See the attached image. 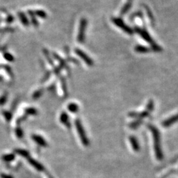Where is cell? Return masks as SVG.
<instances>
[{"mask_svg": "<svg viewBox=\"0 0 178 178\" xmlns=\"http://www.w3.org/2000/svg\"><path fill=\"white\" fill-rule=\"evenodd\" d=\"M75 53H77V56H79L81 58H82V59H83L88 66H92L93 65L94 62H93V61L92 60V59L89 58V56H88L83 51H82L81 50H80L79 48H76L75 50Z\"/></svg>", "mask_w": 178, "mask_h": 178, "instance_id": "6", "label": "cell"}, {"mask_svg": "<svg viewBox=\"0 0 178 178\" xmlns=\"http://www.w3.org/2000/svg\"><path fill=\"white\" fill-rule=\"evenodd\" d=\"M134 30L143 40H145L146 42H147L150 44V46H151V48L150 49L156 52H160L162 51V47L155 42V41L153 39L151 36H150L148 32L145 29H142L140 28V27L136 26Z\"/></svg>", "mask_w": 178, "mask_h": 178, "instance_id": "2", "label": "cell"}, {"mask_svg": "<svg viewBox=\"0 0 178 178\" xmlns=\"http://www.w3.org/2000/svg\"><path fill=\"white\" fill-rule=\"evenodd\" d=\"M154 108V102L153 100H148L147 105V108L146 109L148 110L150 112H151Z\"/></svg>", "mask_w": 178, "mask_h": 178, "instance_id": "16", "label": "cell"}, {"mask_svg": "<svg viewBox=\"0 0 178 178\" xmlns=\"http://www.w3.org/2000/svg\"><path fill=\"white\" fill-rule=\"evenodd\" d=\"M129 141L131 142V145L133 148V150L135 152H139L140 150V145L139 143L136 139V138L134 136H131L129 137Z\"/></svg>", "mask_w": 178, "mask_h": 178, "instance_id": "8", "label": "cell"}, {"mask_svg": "<svg viewBox=\"0 0 178 178\" xmlns=\"http://www.w3.org/2000/svg\"><path fill=\"white\" fill-rule=\"evenodd\" d=\"M32 139L35 141L36 143H38V145H40V146H42V147H46L47 146L46 141L42 137V136L35 135L32 136Z\"/></svg>", "mask_w": 178, "mask_h": 178, "instance_id": "9", "label": "cell"}, {"mask_svg": "<svg viewBox=\"0 0 178 178\" xmlns=\"http://www.w3.org/2000/svg\"><path fill=\"white\" fill-rule=\"evenodd\" d=\"M19 15H20V20H21L22 23H23L25 26L29 25V20H28V19H26V16L23 14V13H20Z\"/></svg>", "mask_w": 178, "mask_h": 178, "instance_id": "18", "label": "cell"}, {"mask_svg": "<svg viewBox=\"0 0 178 178\" xmlns=\"http://www.w3.org/2000/svg\"><path fill=\"white\" fill-rule=\"evenodd\" d=\"M42 91H41V90L36 91L35 93H34V94H33V98H38V97H40L41 94H42Z\"/></svg>", "mask_w": 178, "mask_h": 178, "instance_id": "21", "label": "cell"}, {"mask_svg": "<svg viewBox=\"0 0 178 178\" xmlns=\"http://www.w3.org/2000/svg\"><path fill=\"white\" fill-rule=\"evenodd\" d=\"M17 153H19L20 155H21V156H24V157H26V156H29V153H27V152H26L25 150H17Z\"/></svg>", "mask_w": 178, "mask_h": 178, "instance_id": "20", "label": "cell"}, {"mask_svg": "<svg viewBox=\"0 0 178 178\" xmlns=\"http://www.w3.org/2000/svg\"><path fill=\"white\" fill-rule=\"evenodd\" d=\"M112 20L113 21V23L114 25H115L117 26H118L120 29H121V30L124 31L125 33H127V35H133L134 31L130 28L129 26H127L124 22V20L122 19H121L120 18H113L112 19Z\"/></svg>", "mask_w": 178, "mask_h": 178, "instance_id": "3", "label": "cell"}, {"mask_svg": "<svg viewBox=\"0 0 178 178\" xmlns=\"http://www.w3.org/2000/svg\"><path fill=\"white\" fill-rule=\"evenodd\" d=\"M26 112L28 113L29 114H31V115H35L36 114V109L35 108H29V109H26Z\"/></svg>", "mask_w": 178, "mask_h": 178, "instance_id": "19", "label": "cell"}, {"mask_svg": "<svg viewBox=\"0 0 178 178\" xmlns=\"http://www.w3.org/2000/svg\"><path fill=\"white\" fill-rule=\"evenodd\" d=\"M61 121L65 124L67 127H70V123H69V117L66 113L61 114L60 117Z\"/></svg>", "mask_w": 178, "mask_h": 178, "instance_id": "13", "label": "cell"}, {"mask_svg": "<svg viewBox=\"0 0 178 178\" xmlns=\"http://www.w3.org/2000/svg\"><path fill=\"white\" fill-rule=\"evenodd\" d=\"M67 108H68V109H69V110L72 113H76L79 109L78 106L76 104H74V103L70 104L69 105H68Z\"/></svg>", "mask_w": 178, "mask_h": 178, "instance_id": "15", "label": "cell"}, {"mask_svg": "<svg viewBox=\"0 0 178 178\" xmlns=\"http://www.w3.org/2000/svg\"><path fill=\"white\" fill-rule=\"evenodd\" d=\"M29 163L31 164V165L36 168V170H38V171H42L44 170V167L41 165V164L38 162L37 161H36L35 159H29Z\"/></svg>", "mask_w": 178, "mask_h": 178, "instance_id": "11", "label": "cell"}, {"mask_svg": "<svg viewBox=\"0 0 178 178\" xmlns=\"http://www.w3.org/2000/svg\"><path fill=\"white\" fill-rule=\"evenodd\" d=\"M151 49L149 48V47L142 46V45H137L135 47V51L137 53H148L149 52Z\"/></svg>", "mask_w": 178, "mask_h": 178, "instance_id": "10", "label": "cell"}, {"mask_svg": "<svg viewBox=\"0 0 178 178\" xmlns=\"http://www.w3.org/2000/svg\"><path fill=\"white\" fill-rule=\"evenodd\" d=\"M148 127L153 134V140H154V148L156 157L157 160L161 161L164 159V154L161 146L160 133L159 131V130L157 129V127L153 125H148Z\"/></svg>", "mask_w": 178, "mask_h": 178, "instance_id": "1", "label": "cell"}, {"mask_svg": "<svg viewBox=\"0 0 178 178\" xmlns=\"http://www.w3.org/2000/svg\"><path fill=\"white\" fill-rule=\"evenodd\" d=\"M33 14L38 16L39 17L42 19H46L47 17V14L44 11L42 10H36L35 12H33Z\"/></svg>", "mask_w": 178, "mask_h": 178, "instance_id": "14", "label": "cell"}, {"mask_svg": "<svg viewBox=\"0 0 178 178\" xmlns=\"http://www.w3.org/2000/svg\"><path fill=\"white\" fill-rule=\"evenodd\" d=\"M75 125H76L77 132L79 133V135L80 136L82 142H83V144L85 146H88L89 142H88V140L87 139V136L85 134L84 128H83V125H82L80 120H77L76 121H75Z\"/></svg>", "mask_w": 178, "mask_h": 178, "instance_id": "4", "label": "cell"}, {"mask_svg": "<svg viewBox=\"0 0 178 178\" xmlns=\"http://www.w3.org/2000/svg\"><path fill=\"white\" fill-rule=\"evenodd\" d=\"M86 26H87V20L85 18H83L80 21L79 34L77 36V40L80 43H83L85 41V32L86 29Z\"/></svg>", "mask_w": 178, "mask_h": 178, "instance_id": "5", "label": "cell"}, {"mask_svg": "<svg viewBox=\"0 0 178 178\" xmlns=\"http://www.w3.org/2000/svg\"><path fill=\"white\" fill-rule=\"evenodd\" d=\"M131 7H132V2H128L127 3H125L121 10V12H120L121 15H124L126 14V13L130 10V9L131 8Z\"/></svg>", "mask_w": 178, "mask_h": 178, "instance_id": "12", "label": "cell"}, {"mask_svg": "<svg viewBox=\"0 0 178 178\" xmlns=\"http://www.w3.org/2000/svg\"><path fill=\"white\" fill-rule=\"evenodd\" d=\"M177 121H178V113L176 114L175 115L171 116L170 118L166 119V120H164L162 122V125L164 127H168L171 125H172L173 124H175V123Z\"/></svg>", "mask_w": 178, "mask_h": 178, "instance_id": "7", "label": "cell"}, {"mask_svg": "<svg viewBox=\"0 0 178 178\" xmlns=\"http://www.w3.org/2000/svg\"><path fill=\"white\" fill-rule=\"evenodd\" d=\"M142 120L138 119L137 120H136L135 121L131 123V125H130V127H131V129H136V127H138L139 125H141L142 124Z\"/></svg>", "mask_w": 178, "mask_h": 178, "instance_id": "17", "label": "cell"}, {"mask_svg": "<svg viewBox=\"0 0 178 178\" xmlns=\"http://www.w3.org/2000/svg\"><path fill=\"white\" fill-rule=\"evenodd\" d=\"M2 177H3V178H13V177H11V176H9V175L7 176V175H3Z\"/></svg>", "mask_w": 178, "mask_h": 178, "instance_id": "22", "label": "cell"}, {"mask_svg": "<svg viewBox=\"0 0 178 178\" xmlns=\"http://www.w3.org/2000/svg\"><path fill=\"white\" fill-rule=\"evenodd\" d=\"M128 1H129V2H132V0H128Z\"/></svg>", "mask_w": 178, "mask_h": 178, "instance_id": "23", "label": "cell"}]
</instances>
